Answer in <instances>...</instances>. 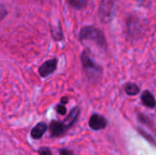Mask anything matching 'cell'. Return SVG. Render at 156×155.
<instances>
[{"label":"cell","mask_w":156,"mask_h":155,"mask_svg":"<svg viewBox=\"0 0 156 155\" xmlns=\"http://www.w3.org/2000/svg\"><path fill=\"white\" fill-rule=\"evenodd\" d=\"M141 100L143 102V104L148 108L154 109L156 106V100L154 97L153 96V94L149 91V90H144L142 93L141 96Z\"/></svg>","instance_id":"7"},{"label":"cell","mask_w":156,"mask_h":155,"mask_svg":"<svg viewBox=\"0 0 156 155\" xmlns=\"http://www.w3.org/2000/svg\"><path fill=\"white\" fill-rule=\"evenodd\" d=\"M125 92L130 96H134V95H137L140 92V89L136 84L128 83L125 86Z\"/></svg>","instance_id":"10"},{"label":"cell","mask_w":156,"mask_h":155,"mask_svg":"<svg viewBox=\"0 0 156 155\" xmlns=\"http://www.w3.org/2000/svg\"><path fill=\"white\" fill-rule=\"evenodd\" d=\"M48 129V126L46 123L44 122H39L38 124H37L31 131V137L33 139H40L43 134L46 132Z\"/></svg>","instance_id":"8"},{"label":"cell","mask_w":156,"mask_h":155,"mask_svg":"<svg viewBox=\"0 0 156 155\" xmlns=\"http://www.w3.org/2000/svg\"><path fill=\"white\" fill-rule=\"evenodd\" d=\"M67 102H68V98L65 97V98H62V99H61V103H62V105H63V104H66Z\"/></svg>","instance_id":"16"},{"label":"cell","mask_w":156,"mask_h":155,"mask_svg":"<svg viewBox=\"0 0 156 155\" xmlns=\"http://www.w3.org/2000/svg\"><path fill=\"white\" fill-rule=\"evenodd\" d=\"M112 8H113V3L112 0H103L101 3L99 14L101 17L102 21H109L112 15Z\"/></svg>","instance_id":"3"},{"label":"cell","mask_w":156,"mask_h":155,"mask_svg":"<svg viewBox=\"0 0 156 155\" xmlns=\"http://www.w3.org/2000/svg\"><path fill=\"white\" fill-rule=\"evenodd\" d=\"M80 39L81 41H92L100 48H106V39L103 33L94 26H85L80 30Z\"/></svg>","instance_id":"1"},{"label":"cell","mask_w":156,"mask_h":155,"mask_svg":"<svg viewBox=\"0 0 156 155\" xmlns=\"http://www.w3.org/2000/svg\"><path fill=\"white\" fill-rule=\"evenodd\" d=\"M89 125L93 131H101L106 128L107 120L101 115L93 114L89 121Z\"/></svg>","instance_id":"4"},{"label":"cell","mask_w":156,"mask_h":155,"mask_svg":"<svg viewBox=\"0 0 156 155\" xmlns=\"http://www.w3.org/2000/svg\"><path fill=\"white\" fill-rule=\"evenodd\" d=\"M67 127L64 125L63 122H52L50 124V132L51 135L54 137H58L64 134L67 131Z\"/></svg>","instance_id":"6"},{"label":"cell","mask_w":156,"mask_h":155,"mask_svg":"<svg viewBox=\"0 0 156 155\" xmlns=\"http://www.w3.org/2000/svg\"><path fill=\"white\" fill-rule=\"evenodd\" d=\"M56 110H57L58 113H59V114H61V115H65V114H66V112H67V109H66V107H65L64 105H62V104L58 105V106H57V108H56Z\"/></svg>","instance_id":"12"},{"label":"cell","mask_w":156,"mask_h":155,"mask_svg":"<svg viewBox=\"0 0 156 155\" xmlns=\"http://www.w3.org/2000/svg\"><path fill=\"white\" fill-rule=\"evenodd\" d=\"M79 114H80V109L78 107L74 108L70 113L69 114V116L66 118V120L63 122L64 125L67 127V129H69L75 122L76 121L78 120V117H79Z\"/></svg>","instance_id":"9"},{"label":"cell","mask_w":156,"mask_h":155,"mask_svg":"<svg viewBox=\"0 0 156 155\" xmlns=\"http://www.w3.org/2000/svg\"><path fill=\"white\" fill-rule=\"evenodd\" d=\"M7 14V11H6V8L5 7L4 5L0 4V20H2Z\"/></svg>","instance_id":"13"},{"label":"cell","mask_w":156,"mask_h":155,"mask_svg":"<svg viewBox=\"0 0 156 155\" xmlns=\"http://www.w3.org/2000/svg\"><path fill=\"white\" fill-rule=\"evenodd\" d=\"M81 62L89 79L91 80H98L102 74V69L101 66L90 58L87 51H84L81 54Z\"/></svg>","instance_id":"2"},{"label":"cell","mask_w":156,"mask_h":155,"mask_svg":"<svg viewBox=\"0 0 156 155\" xmlns=\"http://www.w3.org/2000/svg\"><path fill=\"white\" fill-rule=\"evenodd\" d=\"M59 155H73V153L67 149H62L59 151Z\"/></svg>","instance_id":"15"},{"label":"cell","mask_w":156,"mask_h":155,"mask_svg":"<svg viewBox=\"0 0 156 155\" xmlns=\"http://www.w3.org/2000/svg\"><path fill=\"white\" fill-rule=\"evenodd\" d=\"M57 63H58V61L56 58H53V59L44 62L38 69L40 76L45 78V77H48L50 74H52L57 68Z\"/></svg>","instance_id":"5"},{"label":"cell","mask_w":156,"mask_h":155,"mask_svg":"<svg viewBox=\"0 0 156 155\" xmlns=\"http://www.w3.org/2000/svg\"><path fill=\"white\" fill-rule=\"evenodd\" d=\"M38 153H39V155H52L50 150L48 148H47V147H42L38 151Z\"/></svg>","instance_id":"14"},{"label":"cell","mask_w":156,"mask_h":155,"mask_svg":"<svg viewBox=\"0 0 156 155\" xmlns=\"http://www.w3.org/2000/svg\"><path fill=\"white\" fill-rule=\"evenodd\" d=\"M69 5L75 8H82L86 5L88 0H68Z\"/></svg>","instance_id":"11"}]
</instances>
